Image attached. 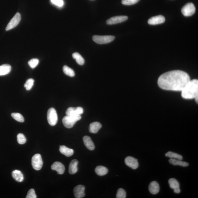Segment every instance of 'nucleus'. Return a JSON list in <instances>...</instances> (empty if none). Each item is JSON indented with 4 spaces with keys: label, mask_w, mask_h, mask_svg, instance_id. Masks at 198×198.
<instances>
[{
    "label": "nucleus",
    "mask_w": 198,
    "mask_h": 198,
    "mask_svg": "<svg viewBox=\"0 0 198 198\" xmlns=\"http://www.w3.org/2000/svg\"><path fill=\"white\" fill-rule=\"evenodd\" d=\"M190 81L187 73L180 70L167 72L161 75L158 78V86L163 90L182 91Z\"/></svg>",
    "instance_id": "f257e3e1"
},
{
    "label": "nucleus",
    "mask_w": 198,
    "mask_h": 198,
    "mask_svg": "<svg viewBox=\"0 0 198 198\" xmlns=\"http://www.w3.org/2000/svg\"><path fill=\"white\" fill-rule=\"evenodd\" d=\"M181 96L183 99H194L196 103L198 102V81L197 79L191 80L181 91Z\"/></svg>",
    "instance_id": "f03ea898"
},
{
    "label": "nucleus",
    "mask_w": 198,
    "mask_h": 198,
    "mask_svg": "<svg viewBox=\"0 0 198 198\" xmlns=\"http://www.w3.org/2000/svg\"><path fill=\"white\" fill-rule=\"evenodd\" d=\"M81 115L66 116L62 119V123L66 128H70L73 127L77 121L81 120Z\"/></svg>",
    "instance_id": "7ed1b4c3"
},
{
    "label": "nucleus",
    "mask_w": 198,
    "mask_h": 198,
    "mask_svg": "<svg viewBox=\"0 0 198 198\" xmlns=\"http://www.w3.org/2000/svg\"><path fill=\"white\" fill-rule=\"evenodd\" d=\"M115 37L113 36L94 35L92 37L94 42L99 44H107L113 41Z\"/></svg>",
    "instance_id": "20e7f679"
},
{
    "label": "nucleus",
    "mask_w": 198,
    "mask_h": 198,
    "mask_svg": "<svg viewBox=\"0 0 198 198\" xmlns=\"http://www.w3.org/2000/svg\"><path fill=\"white\" fill-rule=\"evenodd\" d=\"M48 122L51 126L56 125L58 122V116L56 110L53 108H50L47 113Z\"/></svg>",
    "instance_id": "39448f33"
},
{
    "label": "nucleus",
    "mask_w": 198,
    "mask_h": 198,
    "mask_svg": "<svg viewBox=\"0 0 198 198\" xmlns=\"http://www.w3.org/2000/svg\"><path fill=\"white\" fill-rule=\"evenodd\" d=\"M195 12V7L192 3H187L181 9L182 14L186 17L191 16L194 15Z\"/></svg>",
    "instance_id": "423d86ee"
},
{
    "label": "nucleus",
    "mask_w": 198,
    "mask_h": 198,
    "mask_svg": "<svg viewBox=\"0 0 198 198\" xmlns=\"http://www.w3.org/2000/svg\"><path fill=\"white\" fill-rule=\"evenodd\" d=\"M43 162L41 155L36 154L34 155L32 158V165L34 169L39 170L42 168Z\"/></svg>",
    "instance_id": "0eeeda50"
},
{
    "label": "nucleus",
    "mask_w": 198,
    "mask_h": 198,
    "mask_svg": "<svg viewBox=\"0 0 198 198\" xmlns=\"http://www.w3.org/2000/svg\"><path fill=\"white\" fill-rule=\"evenodd\" d=\"M21 19L20 14L19 12H17L7 25L6 28V31H9L15 27L19 24Z\"/></svg>",
    "instance_id": "6e6552de"
},
{
    "label": "nucleus",
    "mask_w": 198,
    "mask_h": 198,
    "mask_svg": "<svg viewBox=\"0 0 198 198\" xmlns=\"http://www.w3.org/2000/svg\"><path fill=\"white\" fill-rule=\"evenodd\" d=\"M128 17L127 16H117L111 17L106 21V24L113 25L124 22L127 20Z\"/></svg>",
    "instance_id": "1a4fd4ad"
},
{
    "label": "nucleus",
    "mask_w": 198,
    "mask_h": 198,
    "mask_svg": "<svg viewBox=\"0 0 198 198\" xmlns=\"http://www.w3.org/2000/svg\"><path fill=\"white\" fill-rule=\"evenodd\" d=\"M125 163L127 165L133 169H137L139 166L138 160L133 157H127L125 159Z\"/></svg>",
    "instance_id": "9d476101"
},
{
    "label": "nucleus",
    "mask_w": 198,
    "mask_h": 198,
    "mask_svg": "<svg viewBox=\"0 0 198 198\" xmlns=\"http://www.w3.org/2000/svg\"><path fill=\"white\" fill-rule=\"evenodd\" d=\"M83 109L81 107H78L77 108L70 107L68 109L66 114L67 115L69 116L81 115L83 113Z\"/></svg>",
    "instance_id": "9b49d317"
},
{
    "label": "nucleus",
    "mask_w": 198,
    "mask_h": 198,
    "mask_svg": "<svg viewBox=\"0 0 198 198\" xmlns=\"http://www.w3.org/2000/svg\"><path fill=\"white\" fill-rule=\"evenodd\" d=\"M165 18L163 16L158 15L151 17L148 21L149 25H156L162 24L165 22Z\"/></svg>",
    "instance_id": "f8f14e48"
},
{
    "label": "nucleus",
    "mask_w": 198,
    "mask_h": 198,
    "mask_svg": "<svg viewBox=\"0 0 198 198\" xmlns=\"http://www.w3.org/2000/svg\"><path fill=\"white\" fill-rule=\"evenodd\" d=\"M85 187L82 185H78L74 189V193L75 197L82 198L85 196Z\"/></svg>",
    "instance_id": "ddd939ff"
},
{
    "label": "nucleus",
    "mask_w": 198,
    "mask_h": 198,
    "mask_svg": "<svg viewBox=\"0 0 198 198\" xmlns=\"http://www.w3.org/2000/svg\"><path fill=\"white\" fill-rule=\"evenodd\" d=\"M51 168L53 170L57 171L58 173L60 174H63L65 169L63 164L58 162H54L51 165Z\"/></svg>",
    "instance_id": "4468645a"
},
{
    "label": "nucleus",
    "mask_w": 198,
    "mask_h": 198,
    "mask_svg": "<svg viewBox=\"0 0 198 198\" xmlns=\"http://www.w3.org/2000/svg\"><path fill=\"white\" fill-rule=\"evenodd\" d=\"M149 190L151 194H158L160 190L159 185L156 181L151 182L149 185Z\"/></svg>",
    "instance_id": "2eb2a0df"
},
{
    "label": "nucleus",
    "mask_w": 198,
    "mask_h": 198,
    "mask_svg": "<svg viewBox=\"0 0 198 198\" xmlns=\"http://www.w3.org/2000/svg\"><path fill=\"white\" fill-rule=\"evenodd\" d=\"M83 141L85 146L87 149L91 151H93L95 149V146L90 137L87 136L84 137Z\"/></svg>",
    "instance_id": "dca6fc26"
},
{
    "label": "nucleus",
    "mask_w": 198,
    "mask_h": 198,
    "mask_svg": "<svg viewBox=\"0 0 198 198\" xmlns=\"http://www.w3.org/2000/svg\"><path fill=\"white\" fill-rule=\"evenodd\" d=\"M59 150L62 154L68 157L72 156L74 153L72 149L69 148L64 145L60 146Z\"/></svg>",
    "instance_id": "f3484780"
},
{
    "label": "nucleus",
    "mask_w": 198,
    "mask_h": 198,
    "mask_svg": "<svg viewBox=\"0 0 198 198\" xmlns=\"http://www.w3.org/2000/svg\"><path fill=\"white\" fill-rule=\"evenodd\" d=\"M12 67L8 64H5L0 66V76L8 74L11 71Z\"/></svg>",
    "instance_id": "a211bd4d"
},
{
    "label": "nucleus",
    "mask_w": 198,
    "mask_h": 198,
    "mask_svg": "<svg viewBox=\"0 0 198 198\" xmlns=\"http://www.w3.org/2000/svg\"><path fill=\"white\" fill-rule=\"evenodd\" d=\"M78 162L76 159L73 160L71 162L69 167V172L71 174H74L77 172Z\"/></svg>",
    "instance_id": "6ab92c4d"
},
{
    "label": "nucleus",
    "mask_w": 198,
    "mask_h": 198,
    "mask_svg": "<svg viewBox=\"0 0 198 198\" xmlns=\"http://www.w3.org/2000/svg\"><path fill=\"white\" fill-rule=\"evenodd\" d=\"M102 125L98 122H94L92 123L89 127V131L91 133H97L102 127Z\"/></svg>",
    "instance_id": "aec40b11"
},
{
    "label": "nucleus",
    "mask_w": 198,
    "mask_h": 198,
    "mask_svg": "<svg viewBox=\"0 0 198 198\" xmlns=\"http://www.w3.org/2000/svg\"><path fill=\"white\" fill-rule=\"evenodd\" d=\"M12 175L16 181L19 182H22L24 179V176L22 173L19 170H15L12 171Z\"/></svg>",
    "instance_id": "412c9836"
},
{
    "label": "nucleus",
    "mask_w": 198,
    "mask_h": 198,
    "mask_svg": "<svg viewBox=\"0 0 198 198\" xmlns=\"http://www.w3.org/2000/svg\"><path fill=\"white\" fill-rule=\"evenodd\" d=\"M169 163L174 165H179L183 167H186L189 165V163L174 158H170L169 160Z\"/></svg>",
    "instance_id": "4be33fe9"
},
{
    "label": "nucleus",
    "mask_w": 198,
    "mask_h": 198,
    "mask_svg": "<svg viewBox=\"0 0 198 198\" xmlns=\"http://www.w3.org/2000/svg\"><path fill=\"white\" fill-rule=\"evenodd\" d=\"M108 169L103 166H99L96 168L95 172L98 175L102 176L105 175L108 172Z\"/></svg>",
    "instance_id": "5701e85b"
},
{
    "label": "nucleus",
    "mask_w": 198,
    "mask_h": 198,
    "mask_svg": "<svg viewBox=\"0 0 198 198\" xmlns=\"http://www.w3.org/2000/svg\"><path fill=\"white\" fill-rule=\"evenodd\" d=\"M72 57L76 60L77 63L79 65H82L85 64V60L79 53L76 52L73 53Z\"/></svg>",
    "instance_id": "b1692460"
},
{
    "label": "nucleus",
    "mask_w": 198,
    "mask_h": 198,
    "mask_svg": "<svg viewBox=\"0 0 198 198\" xmlns=\"http://www.w3.org/2000/svg\"><path fill=\"white\" fill-rule=\"evenodd\" d=\"M165 156L171 158H174L179 160L183 159V157L181 155L177 154L175 153L168 151L165 154Z\"/></svg>",
    "instance_id": "393cba45"
},
{
    "label": "nucleus",
    "mask_w": 198,
    "mask_h": 198,
    "mask_svg": "<svg viewBox=\"0 0 198 198\" xmlns=\"http://www.w3.org/2000/svg\"><path fill=\"white\" fill-rule=\"evenodd\" d=\"M168 183L170 188L174 189L179 188V183L177 180L175 178H172L169 179Z\"/></svg>",
    "instance_id": "a878e982"
},
{
    "label": "nucleus",
    "mask_w": 198,
    "mask_h": 198,
    "mask_svg": "<svg viewBox=\"0 0 198 198\" xmlns=\"http://www.w3.org/2000/svg\"><path fill=\"white\" fill-rule=\"evenodd\" d=\"M63 72L67 76L73 77L75 75V73L74 70L67 66L65 65L63 68Z\"/></svg>",
    "instance_id": "bb28decb"
},
{
    "label": "nucleus",
    "mask_w": 198,
    "mask_h": 198,
    "mask_svg": "<svg viewBox=\"0 0 198 198\" xmlns=\"http://www.w3.org/2000/svg\"><path fill=\"white\" fill-rule=\"evenodd\" d=\"M12 116L16 120L19 122L23 123L24 121V119L21 114L17 113H13L11 114Z\"/></svg>",
    "instance_id": "cd10ccee"
},
{
    "label": "nucleus",
    "mask_w": 198,
    "mask_h": 198,
    "mask_svg": "<svg viewBox=\"0 0 198 198\" xmlns=\"http://www.w3.org/2000/svg\"><path fill=\"white\" fill-rule=\"evenodd\" d=\"M34 80L33 78H29L26 81L24 85V87L26 90H30L32 88L34 85Z\"/></svg>",
    "instance_id": "c85d7f7f"
},
{
    "label": "nucleus",
    "mask_w": 198,
    "mask_h": 198,
    "mask_svg": "<svg viewBox=\"0 0 198 198\" xmlns=\"http://www.w3.org/2000/svg\"><path fill=\"white\" fill-rule=\"evenodd\" d=\"M18 142L20 144H24L26 143V137L23 134L19 133L17 136Z\"/></svg>",
    "instance_id": "c756f323"
},
{
    "label": "nucleus",
    "mask_w": 198,
    "mask_h": 198,
    "mask_svg": "<svg viewBox=\"0 0 198 198\" xmlns=\"http://www.w3.org/2000/svg\"><path fill=\"white\" fill-rule=\"evenodd\" d=\"M39 63V60L38 59L33 58L29 61L28 62V65L32 68L33 69L38 65Z\"/></svg>",
    "instance_id": "7c9ffc66"
},
{
    "label": "nucleus",
    "mask_w": 198,
    "mask_h": 198,
    "mask_svg": "<svg viewBox=\"0 0 198 198\" xmlns=\"http://www.w3.org/2000/svg\"><path fill=\"white\" fill-rule=\"evenodd\" d=\"M126 197V193L125 191L122 188L119 189L117 190L116 194L117 198H125Z\"/></svg>",
    "instance_id": "2f4dec72"
},
{
    "label": "nucleus",
    "mask_w": 198,
    "mask_h": 198,
    "mask_svg": "<svg viewBox=\"0 0 198 198\" xmlns=\"http://www.w3.org/2000/svg\"><path fill=\"white\" fill-rule=\"evenodd\" d=\"M140 0H122V3L123 5H131L136 4Z\"/></svg>",
    "instance_id": "473e14b6"
},
{
    "label": "nucleus",
    "mask_w": 198,
    "mask_h": 198,
    "mask_svg": "<svg viewBox=\"0 0 198 198\" xmlns=\"http://www.w3.org/2000/svg\"><path fill=\"white\" fill-rule=\"evenodd\" d=\"M26 198H36L37 196L35 193L34 189H31L28 192Z\"/></svg>",
    "instance_id": "72a5a7b5"
},
{
    "label": "nucleus",
    "mask_w": 198,
    "mask_h": 198,
    "mask_svg": "<svg viewBox=\"0 0 198 198\" xmlns=\"http://www.w3.org/2000/svg\"><path fill=\"white\" fill-rule=\"evenodd\" d=\"M53 4L58 7H62L63 6L64 2L63 0H51Z\"/></svg>",
    "instance_id": "f704fd0d"
},
{
    "label": "nucleus",
    "mask_w": 198,
    "mask_h": 198,
    "mask_svg": "<svg viewBox=\"0 0 198 198\" xmlns=\"http://www.w3.org/2000/svg\"><path fill=\"white\" fill-rule=\"evenodd\" d=\"M174 192L176 193H179L181 192V190L179 188L174 189Z\"/></svg>",
    "instance_id": "c9c22d12"
}]
</instances>
